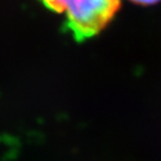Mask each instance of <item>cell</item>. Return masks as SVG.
Segmentation results:
<instances>
[{"label": "cell", "instance_id": "7a4b0ae2", "mask_svg": "<svg viewBox=\"0 0 161 161\" xmlns=\"http://www.w3.org/2000/svg\"><path fill=\"white\" fill-rule=\"evenodd\" d=\"M136 4H140V5H152V4H155L158 1H161V0H131Z\"/></svg>", "mask_w": 161, "mask_h": 161}, {"label": "cell", "instance_id": "6da1fadb", "mask_svg": "<svg viewBox=\"0 0 161 161\" xmlns=\"http://www.w3.org/2000/svg\"><path fill=\"white\" fill-rule=\"evenodd\" d=\"M47 8L56 13H64L66 23L75 20L94 6L99 0H40Z\"/></svg>", "mask_w": 161, "mask_h": 161}]
</instances>
